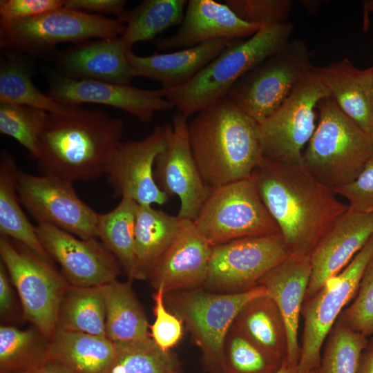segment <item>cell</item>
<instances>
[{
	"mask_svg": "<svg viewBox=\"0 0 373 373\" xmlns=\"http://www.w3.org/2000/svg\"><path fill=\"white\" fill-rule=\"evenodd\" d=\"M290 254L309 255L348 206L302 164L263 159L252 175Z\"/></svg>",
	"mask_w": 373,
	"mask_h": 373,
	"instance_id": "1",
	"label": "cell"
},
{
	"mask_svg": "<svg viewBox=\"0 0 373 373\" xmlns=\"http://www.w3.org/2000/svg\"><path fill=\"white\" fill-rule=\"evenodd\" d=\"M124 127L120 118L79 106L48 113L39 138L38 166L43 174L73 183L93 180L106 173Z\"/></svg>",
	"mask_w": 373,
	"mask_h": 373,
	"instance_id": "2",
	"label": "cell"
},
{
	"mask_svg": "<svg viewBox=\"0 0 373 373\" xmlns=\"http://www.w3.org/2000/svg\"><path fill=\"white\" fill-rule=\"evenodd\" d=\"M191 151L211 188L249 178L262 162L258 123L227 96L189 124Z\"/></svg>",
	"mask_w": 373,
	"mask_h": 373,
	"instance_id": "3",
	"label": "cell"
},
{
	"mask_svg": "<svg viewBox=\"0 0 373 373\" xmlns=\"http://www.w3.org/2000/svg\"><path fill=\"white\" fill-rule=\"evenodd\" d=\"M291 23L261 27L246 40H233L187 83L164 88L165 97L189 117L227 96L247 73L291 39Z\"/></svg>",
	"mask_w": 373,
	"mask_h": 373,
	"instance_id": "4",
	"label": "cell"
},
{
	"mask_svg": "<svg viewBox=\"0 0 373 373\" xmlns=\"http://www.w3.org/2000/svg\"><path fill=\"white\" fill-rule=\"evenodd\" d=\"M316 129L303 152V164L334 190L354 181L373 155L370 135L345 115L331 97L321 99Z\"/></svg>",
	"mask_w": 373,
	"mask_h": 373,
	"instance_id": "5",
	"label": "cell"
},
{
	"mask_svg": "<svg viewBox=\"0 0 373 373\" xmlns=\"http://www.w3.org/2000/svg\"><path fill=\"white\" fill-rule=\"evenodd\" d=\"M267 294L261 285L239 293L198 287L165 293L164 303L186 325L207 365L222 373L224 340L238 313L251 299Z\"/></svg>",
	"mask_w": 373,
	"mask_h": 373,
	"instance_id": "6",
	"label": "cell"
},
{
	"mask_svg": "<svg viewBox=\"0 0 373 373\" xmlns=\"http://www.w3.org/2000/svg\"><path fill=\"white\" fill-rule=\"evenodd\" d=\"M327 97L317 67L312 66L278 109L258 124L264 158L285 164H303V149L317 124L316 109Z\"/></svg>",
	"mask_w": 373,
	"mask_h": 373,
	"instance_id": "7",
	"label": "cell"
},
{
	"mask_svg": "<svg viewBox=\"0 0 373 373\" xmlns=\"http://www.w3.org/2000/svg\"><path fill=\"white\" fill-rule=\"evenodd\" d=\"M0 256L19 297L23 319L49 340L70 284L52 263L4 236H0Z\"/></svg>",
	"mask_w": 373,
	"mask_h": 373,
	"instance_id": "8",
	"label": "cell"
},
{
	"mask_svg": "<svg viewBox=\"0 0 373 373\" xmlns=\"http://www.w3.org/2000/svg\"><path fill=\"white\" fill-rule=\"evenodd\" d=\"M193 222L212 247L243 238L280 233L251 175L212 188Z\"/></svg>",
	"mask_w": 373,
	"mask_h": 373,
	"instance_id": "9",
	"label": "cell"
},
{
	"mask_svg": "<svg viewBox=\"0 0 373 373\" xmlns=\"http://www.w3.org/2000/svg\"><path fill=\"white\" fill-rule=\"evenodd\" d=\"M125 29L118 19L61 7L29 19L0 21V43L2 48L36 55L60 43L119 38Z\"/></svg>",
	"mask_w": 373,
	"mask_h": 373,
	"instance_id": "10",
	"label": "cell"
},
{
	"mask_svg": "<svg viewBox=\"0 0 373 373\" xmlns=\"http://www.w3.org/2000/svg\"><path fill=\"white\" fill-rule=\"evenodd\" d=\"M312 57L303 39H291L238 80L227 97L259 124L278 109L313 66Z\"/></svg>",
	"mask_w": 373,
	"mask_h": 373,
	"instance_id": "11",
	"label": "cell"
},
{
	"mask_svg": "<svg viewBox=\"0 0 373 373\" xmlns=\"http://www.w3.org/2000/svg\"><path fill=\"white\" fill-rule=\"evenodd\" d=\"M373 256V235L350 262L336 276L328 279L302 309L304 326L297 368L300 373L316 370L321 350L334 324L352 301L365 267Z\"/></svg>",
	"mask_w": 373,
	"mask_h": 373,
	"instance_id": "12",
	"label": "cell"
},
{
	"mask_svg": "<svg viewBox=\"0 0 373 373\" xmlns=\"http://www.w3.org/2000/svg\"><path fill=\"white\" fill-rule=\"evenodd\" d=\"M289 254L280 233L243 238L214 246L203 287L218 293L250 290Z\"/></svg>",
	"mask_w": 373,
	"mask_h": 373,
	"instance_id": "13",
	"label": "cell"
},
{
	"mask_svg": "<svg viewBox=\"0 0 373 373\" xmlns=\"http://www.w3.org/2000/svg\"><path fill=\"white\" fill-rule=\"evenodd\" d=\"M17 192L21 204L37 224H50L84 239L97 238L99 213L81 200L73 182L19 170Z\"/></svg>",
	"mask_w": 373,
	"mask_h": 373,
	"instance_id": "14",
	"label": "cell"
},
{
	"mask_svg": "<svg viewBox=\"0 0 373 373\" xmlns=\"http://www.w3.org/2000/svg\"><path fill=\"white\" fill-rule=\"evenodd\" d=\"M185 115L177 113L171 124H165L166 144L157 155L154 177L159 188L169 198L180 200L178 216L193 221L211 189L204 181L194 159Z\"/></svg>",
	"mask_w": 373,
	"mask_h": 373,
	"instance_id": "15",
	"label": "cell"
},
{
	"mask_svg": "<svg viewBox=\"0 0 373 373\" xmlns=\"http://www.w3.org/2000/svg\"><path fill=\"white\" fill-rule=\"evenodd\" d=\"M36 229L44 249L70 285L100 286L120 274L118 260L98 238H81L48 224H38Z\"/></svg>",
	"mask_w": 373,
	"mask_h": 373,
	"instance_id": "16",
	"label": "cell"
},
{
	"mask_svg": "<svg viewBox=\"0 0 373 373\" xmlns=\"http://www.w3.org/2000/svg\"><path fill=\"white\" fill-rule=\"evenodd\" d=\"M165 144V125L157 126L142 139L121 142L106 173L115 196L145 205H163L168 201L154 177L156 158Z\"/></svg>",
	"mask_w": 373,
	"mask_h": 373,
	"instance_id": "17",
	"label": "cell"
},
{
	"mask_svg": "<svg viewBox=\"0 0 373 373\" xmlns=\"http://www.w3.org/2000/svg\"><path fill=\"white\" fill-rule=\"evenodd\" d=\"M49 86L50 96L61 104H104L121 109L142 122H150L156 112L174 108L165 97L163 88L146 90L131 84L75 79L63 75H53Z\"/></svg>",
	"mask_w": 373,
	"mask_h": 373,
	"instance_id": "18",
	"label": "cell"
},
{
	"mask_svg": "<svg viewBox=\"0 0 373 373\" xmlns=\"http://www.w3.org/2000/svg\"><path fill=\"white\" fill-rule=\"evenodd\" d=\"M373 235V212L347 209L338 217L309 254L312 273L305 299L338 274Z\"/></svg>",
	"mask_w": 373,
	"mask_h": 373,
	"instance_id": "19",
	"label": "cell"
},
{
	"mask_svg": "<svg viewBox=\"0 0 373 373\" xmlns=\"http://www.w3.org/2000/svg\"><path fill=\"white\" fill-rule=\"evenodd\" d=\"M212 246L192 220L183 219L173 241L152 268L148 280L164 293L202 287Z\"/></svg>",
	"mask_w": 373,
	"mask_h": 373,
	"instance_id": "20",
	"label": "cell"
},
{
	"mask_svg": "<svg viewBox=\"0 0 373 373\" xmlns=\"http://www.w3.org/2000/svg\"><path fill=\"white\" fill-rule=\"evenodd\" d=\"M261 27L247 23L225 3L213 0H189L178 31L157 39L163 50L191 48L216 39L238 40L254 35Z\"/></svg>",
	"mask_w": 373,
	"mask_h": 373,
	"instance_id": "21",
	"label": "cell"
},
{
	"mask_svg": "<svg viewBox=\"0 0 373 373\" xmlns=\"http://www.w3.org/2000/svg\"><path fill=\"white\" fill-rule=\"evenodd\" d=\"M312 266L308 255L290 254L269 271L258 282L279 309L284 319L287 338L286 360L297 365L300 346L298 343L300 316L309 285Z\"/></svg>",
	"mask_w": 373,
	"mask_h": 373,
	"instance_id": "22",
	"label": "cell"
},
{
	"mask_svg": "<svg viewBox=\"0 0 373 373\" xmlns=\"http://www.w3.org/2000/svg\"><path fill=\"white\" fill-rule=\"evenodd\" d=\"M120 37L87 41L62 52L64 76L75 79L131 84L135 77Z\"/></svg>",
	"mask_w": 373,
	"mask_h": 373,
	"instance_id": "23",
	"label": "cell"
},
{
	"mask_svg": "<svg viewBox=\"0 0 373 373\" xmlns=\"http://www.w3.org/2000/svg\"><path fill=\"white\" fill-rule=\"evenodd\" d=\"M232 41L216 39L178 51L155 52L146 57L128 50L126 56L135 77H146L160 82L164 88H171L189 82Z\"/></svg>",
	"mask_w": 373,
	"mask_h": 373,
	"instance_id": "24",
	"label": "cell"
},
{
	"mask_svg": "<svg viewBox=\"0 0 373 373\" xmlns=\"http://www.w3.org/2000/svg\"><path fill=\"white\" fill-rule=\"evenodd\" d=\"M329 97L369 135L373 131L372 69L356 68L347 59L317 67Z\"/></svg>",
	"mask_w": 373,
	"mask_h": 373,
	"instance_id": "25",
	"label": "cell"
},
{
	"mask_svg": "<svg viewBox=\"0 0 373 373\" xmlns=\"http://www.w3.org/2000/svg\"><path fill=\"white\" fill-rule=\"evenodd\" d=\"M115 353L106 337L56 328L49 339V360L74 373H106Z\"/></svg>",
	"mask_w": 373,
	"mask_h": 373,
	"instance_id": "26",
	"label": "cell"
},
{
	"mask_svg": "<svg viewBox=\"0 0 373 373\" xmlns=\"http://www.w3.org/2000/svg\"><path fill=\"white\" fill-rule=\"evenodd\" d=\"M183 219L155 209L152 205L137 204L133 279H148L152 268L177 236Z\"/></svg>",
	"mask_w": 373,
	"mask_h": 373,
	"instance_id": "27",
	"label": "cell"
},
{
	"mask_svg": "<svg viewBox=\"0 0 373 373\" xmlns=\"http://www.w3.org/2000/svg\"><path fill=\"white\" fill-rule=\"evenodd\" d=\"M131 280L117 279L103 285L106 303V336L115 344L151 338L145 313L131 287Z\"/></svg>",
	"mask_w": 373,
	"mask_h": 373,
	"instance_id": "28",
	"label": "cell"
},
{
	"mask_svg": "<svg viewBox=\"0 0 373 373\" xmlns=\"http://www.w3.org/2000/svg\"><path fill=\"white\" fill-rule=\"evenodd\" d=\"M15 159L3 150L0 157V233L16 240L46 260H53L42 245L34 227L23 212L17 192Z\"/></svg>",
	"mask_w": 373,
	"mask_h": 373,
	"instance_id": "29",
	"label": "cell"
},
{
	"mask_svg": "<svg viewBox=\"0 0 373 373\" xmlns=\"http://www.w3.org/2000/svg\"><path fill=\"white\" fill-rule=\"evenodd\" d=\"M232 327L260 348L286 357L285 323L276 304L267 294L247 303L238 313Z\"/></svg>",
	"mask_w": 373,
	"mask_h": 373,
	"instance_id": "30",
	"label": "cell"
},
{
	"mask_svg": "<svg viewBox=\"0 0 373 373\" xmlns=\"http://www.w3.org/2000/svg\"><path fill=\"white\" fill-rule=\"evenodd\" d=\"M57 328L106 337L103 285H70L60 303Z\"/></svg>",
	"mask_w": 373,
	"mask_h": 373,
	"instance_id": "31",
	"label": "cell"
},
{
	"mask_svg": "<svg viewBox=\"0 0 373 373\" xmlns=\"http://www.w3.org/2000/svg\"><path fill=\"white\" fill-rule=\"evenodd\" d=\"M185 0H144L119 19L126 24L120 39L127 50L140 41L149 40L169 28L181 24Z\"/></svg>",
	"mask_w": 373,
	"mask_h": 373,
	"instance_id": "32",
	"label": "cell"
},
{
	"mask_svg": "<svg viewBox=\"0 0 373 373\" xmlns=\"http://www.w3.org/2000/svg\"><path fill=\"white\" fill-rule=\"evenodd\" d=\"M137 203L122 198L113 210L99 213L97 236L118 260L128 279L133 280L135 269L134 245L135 213Z\"/></svg>",
	"mask_w": 373,
	"mask_h": 373,
	"instance_id": "33",
	"label": "cell"
},
{
	"mask_svg": "<svg viewBox=\"0 0 373 373\" xmlns=\"http://www.w3.org/2000/svg\"><path fill=\"white\" fill-rule=\"evenodd\" d=\"M49 340L36 327H0V373H17L49 360Z\"/></svg>",
	"mask_w": 373,
	"mask_h": 373,
	"instance_id": "34",
	"label": "cell"
},
{
	"mask_svg": "<svg viewBox=\"0 0 373 373\" xmlns=\"http://www.w3.org/2000/svg\"><path fill=\"white\" fill-rule=\"evenodd\" d=\"M0 103L28 106L58 114L67 112L71 106L41 93L33 84L26 64L12 55L1 59Z\"/></svg>",
	"mask_w": 373,
	"mask_h": 373,
	"instance_id": "35",
	"label": "cell"
},
{
	"mask_svg": "<svg viewBox=\"0 0 373 373\" xmlns=\"http://www.w3.org/2000/svg\"><path fill=\"white\" fill-rule=\"evenodd\" d=\"M369 338L337 319L323 344L317 373H357Z\"/></svg>",
	"mask_w": 373,
	"mask_h": 373,
	"instance_id": "36",
	"label": "cell"
},
{
	"mask_svg": "<svg viewBox=\"0 0 373 373\" xmlns=\"http://www.w3.org/2000/svg\"><path fill=\"white\" fill-rule=\"evenodd\" d=\"M115 346V356L106 373H181L171 350H162L152 338Z\"/></svg>",
	"mask_w": 373,
	"mask_h": 373,
	"instance_id": "37",
	"label": "cell"
},
{
	"mask_svg": "<svg viewBox=\"0 0 373 373\" xmlns=\"http://www.w3.org/2000/svg\"><path fill=\"white\" fill-rule=\"evenodd\" d=\"M285 358L260 348L231 326L224 343L222 373H276Z\"/></svg>",
	"mask_w": 373,
	"mask_h": 373,
	"instance_id": "38",
	"label": "cell"
},
{
	"mask_svg": "<svg viewBox=\"0 0 373 373\" xmlns=\"http://www.w3.org/2000/svg\"><path fill=\"white\" fill-rule=\"evenodd\" d=\"M48 114L31 106L0 103V132L16 140L36 159L39 135Z\"/></svg>",
	"mask_w": 373,
	"mask_h": 373,
	"instance_id": "39",
	"label": "cell"
},
{
	"mask_svg": "<svg viewBox=\"0 0 373 373\" xmlns=\"http://www.w3.org/2000/svg\"><path fill=\"white\" fill-rule=\"evenodd\" d=\"M338 319L367 338L373 336V256L365 267L355 297Z\"/></svg>",
	"mask_w": 373,
	"mask_h": 373,
	"instance_id": "40",
	"label": "cell"
},
{
	"mask_svg": "<svg viewBox=\"0 0 373 373\" xmlns=\"http://www.w3.org/2000/svg\"><path fill=\"white\" fill-rule=\"evenodd\" d=\"M224 3L243 21L260 27L287 23L291 0H226Z\"/></svg>",
	"mask_w": 373,
	"mask_h": 373,
	"instance_id": "41",
	"label": "cell"
},
{
	"mask_svg": "<svg viewBox=\"0 0 373 373\" xmlns=\"http://www.w3.org/2000/svg\"><path fill=\"white\" fill-rule=\"evenodd\" d=\"M164 294L162 288H158L153 295L155 321L150 325V334L162 350L170 351L181 339L184 324L166 307Z\"/></svg>",
	"mask_w": 373,
	"mask_h": 373,
	"instance_id": "42",
	"label": "cell"
},
{
	"mask_svg": "<svg viewBox=\"0 0 373 373\" xmlns=\"http://www.w3.org/2000/svg\"><path fill=\"white\" fill-rule=\"evenodd\" d=\"M333 191L347 200L349 209L373 212V155L354 181Z\"/></svg>",
	"mask_w": 373,
	"mask_h": 373,
	"instance_id": "43",
	"label": "cell"
},
{
	"mask_svg": "<svg viewBox=\"0 0 373 373\" xmlns=\"http://www.w3.org/2000/svg\"><path fill=\"white\" fill-rule=\"evenodd\" d=\"M63 0H1L0 21L32 18L64 6Z\"/></svg>",
	"mask_w": 373,
	"mask_h": 373,
	"instance_id": "44",
	"label": "cell"
},
{
	"mask_svg": "<svg viewBox=\"0 0 373 373\" xmlns=\"http://www.w3.org/2000/svg\"><path fill=\"white\" fill-rule=\"evenodd\" d=\"M124 0H67L63 7L84 12L111 13L119 19L125 12Z\"/></svg>",
	"mask_w": 373,
	"mask_h": 373,
	"instance_id": "45",
	"label": "cell"
},
{
	"mask_svg": "<svg viewBox=\"0 0 373 373\" xmlns=\"http://www.w3.org/2000/svg\"><path fill=\"white\" fill-rule=\"evenodd\" d=\"M11 280L3 262H0V314L1 321H8L15 312V299Z\"/></svg>",
	"mask_w": 373,
	"mask_h": 373,
	"instance_id": "46",
	"label": "cell"
},
{
	"mask_svg": "<svg viewBox=\"0 0 373 373\" xmlns=\"http://www.w3.org/2000/svg\"><path fill=\"white\" fill-rule=\"evenodd\" d=\"M17 373H74L50 360L37 366Z\"/></svg>",
	"mask_w": 373,
	"mask_h": 373,
	"instance_id": "47",
	"label": "cell"
},
{
	"mask_svg": "<svg viewBox=\"0 0 373 373\" xmlns=\"http://www.w3.org/2000/svg\"><path fill=\"white\" fill-rule=\"evenodd\" d=\"M357 373H373V336L361 355Z\"/></svg>",
	"mask_w": 373,
	"mask_h": 373,
	"instance_id": "48",
	"label": "cell"
},
{
	"mask_svg": "<svg viewBox=\"0 0 373 373\" xmlns=\"http://www.w3.org/2000/svg\"><path fill=\"white\" fill-rule=\"evenodd\" d=\"M276 373H300L298 370L297 365H291L287 363L286 358H285L283 364L280 369ZM307 373H317V370L307 372Z\"/></svg>",
	"mask_w": 373,
	"mask_h": 373,
	"instance_id": "49",
	"label": "cell"
},
{
	"mask_svg": "<svg viewBox=\"0 0 373 373\" xmlns=\"http://www.w3.org/2000/svg\"><path fill=\"white\" fill-rule=\"evenodd\" d=\"M363 14H364V19H363V26L365 29H367L369 23L368 20V13L373 12V0H367L364 1L363 3Z\"/></svg>",
	"mask_w": 373,
	"mask_h": 373,
	"instance_id": "50",
	"label": "cell"
},
{
	"mask_svg": "<svg viewBox=\"0 0 373 373\" xmlns=\"http://www.w3.org/2000/svg\"><path fill=\"white\" fill-rule=\"evenodd\" d=\"M371 67L372 69V102H373V64Z\"/></svg>",
	"mask_w": 373,
	"mask_h": 373,
	"instance_id": "51",
	"label": "cell"
},
{
	"mask_svg": "<svg viewBox=\"0 0 373 373\" xmlns=\"http://www.w3.org/2000/svg\"><path fill=\"white\" fill-rule=\"evenodd\" d=\"M370 135V138H371L372 143V145H373V131H372V133H371V134Z\"/></svg>",
	"mask_w": 373,
	"mask_h": 373,
	"instance_id": "52",
	"label": "cell"
}]
</instances>
